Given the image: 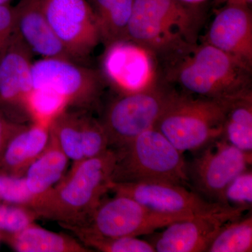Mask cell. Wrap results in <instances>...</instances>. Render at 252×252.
I'll list each match as a JSON object with an SVG mask.
<instances>
[{
    "label": "cell",
    "instance_id": "6da1fadb",
    "mask_svg": "<svg viewBox=\"0 0 252 252\" xmlns=\"http://www.w3.org/2000/svg\"><path fill=\"white\" fill-rule=\"evenodd\" d=\"M164 81L186 94L228 100L252 94V69L205 41L162 62Z\"/></svg>",
    "mask_w": 252,
    "mask_h": 252
},
{
    "label": "cell",
    "instance_id": "7a4b0ae2",
    "mask_svg": "<svg viewBox=\"0 0 252 252\" xmlns=\"http://www.w3.org/2000/svg\"><path fill=\"white\" fill-rule=\"evenodd\" d=\"M204 21L205 13L199 6L178 0H135L127 39L162 63L198 44Z\"/></svg>",
    "mask_w": 252,
    "mask_h": 252
},
{
    "label": "cell",
    "instance_id": "3957f363",
    "mask_svg": "<svg viewBox=\"0 0 252 252\" xmlns=\"http://www.w3.org/2000/svg\"><path fill=\"white\" fill-rule=\"evenodd\" d=\"M117 152L108 149L97 157L72 164L69 173L40 198L34 209L39 218L60 225L81 224L109 191Z\"/></svg>",
    "mask_w": 252,
    "mask_h": 252
},
{
    "label": "cell",
    "instance_id": "277c9868",
    "mask_svg": "<svg viewBox=\"0 0 252 252\" xmlns=\"http://www.w3.org/2000/svg\"><path fill=\"white\" fill-rule=\"evenodd\" d=\"M114 150L112 182H165L187 187L190 184L183 154L156 127Z\"/></svg>",
    "mask_w": 252,
    "mask_h": 252
},
{
    "label": "cell",
    "instance_id": "5b68a950",
    "mask_svg": "<svg viewBox=\"0 0 252 252\" xmlns=\"http://www.w3.org/2000/svg\"><path fill=\"white\" fill-rule=\"evenodd\" d=\"M175 91L155 127L182 152L221 138L228 101Z\"/></svg>",
    "mask_w": 252,
    "mask_h": 252
},
{
    "label": "cell",
    "instance_id": "8992f818",
    "mask_svg": "<svg viewBox=\"0 0 252 252\" xmlns=\"http://www.w3.org/2000/svg\"><path fill=\"white\" fill-rule=\"evenodd\" d=\"M175 91L162 81L145 90L119 94L107 104L99 119L109 148H121L144 131L155 127Z\"/></svg>",
    "mask_w": 252,
    "mask_h": 252
},
{
    "label": "cell",
    "instance_id": "52a82bcc",
    "mask_svg": "<svg viewBox=\"0 0 252 252\" xmlns=\"http://www.w3.org/2000/svg\"><path fill=\"white\" fill-rule=\"evenodd\" d=\"M189 217L152 211L130 197L115 195L102 200L81 224L61 225L72 233L118 238L150 234L160 228Z\"/></svg>",
    "mask_w": 252,
    "mask_h": 252
},
{
    "label": "cell",
    "instance_id": "ba28073f",
    "mask_svg": "<svg viewBox=\"0 0 252 252\" xmlns=\"http://www.w3.org/2000/svg\"><path fill=\"white\" fill-rule=\"evenodd\" d=\"M32 81L33 89L54 91L67 101L69 108L87 111L97 107L105 82L100 71L63 59L32 63Z\"/></svg>",
    "mask_w": 252,
    "mask_h": 252
},
{
    "label": "cell",
    "instance_id": "9c48e42d",
    "mask_svg": "<svg viewBox=\"0 0 252 252\" xmlns=\"http://www.w3.org/2000/svg\"><path fill=\"white\" fill-rule=\"evenodd\" d=\"M158 64L153 53L127 39L105 46L100 72L119 94H130L164 81Z\"/></svg>",
    "mask_w": 252,
    "mask_h": 252
},
{
    "label": "cell",
    "instance_id": "30bf717a",
    "mask_svg": "<svg viewBox=\"0 0 252 252\" xmlns=\"http://www.w3.org/2000/svg\"><path fill=\"white\" fill-rule=\"evenodd\" d=\"M201 150L188 166L189 182L204 198L221 204L226 187L250 168L252 154L240 150L222 137Z\"/></svg>",
    "mask_w": 252,
    "mask_h": 252
},
{
    "label": "cell",
    "instance_id": "8fae6325",
    "mask_svg": "<svg viewBox=\"0 0 252 252\" xmlns=\"http://www.w3.org/2000/svg\"><path fill=\"white\" fill-rule=\"evenodd\" d=\"M50 26L78 63L85 61L101 42L100 33L88 0H42Z\"/></svg>",
    "mask_w": 252,
    "mask_h": 252
},
{
    "label": "cell",
    "instance_id": "7c38bea8",
    "mask_svg": "<svg viewBox=\"0 0 252 252\" xmlns=\"http://www.w3.org/2000/svg\"><path fill=\"white\" fill-rule=\"evenodd\" d=\"M109 190L134 199L152 211L192 217L229 207L210 201L187 187L165 182H110Z\"/></svg>",
    "mask_w": 252,
    "mask_h": 252
},
{
    "label": "cell",
    "instance_id": "4fadbf2b",
    "mask_svg": "<svg viewBox=\"0 0 252 252\" xmlns=\"http://www.w3.org/2000/svg\"><path fill=\"white\" fill-rule=\"evenodd\" d=\"M34 54L14 31L0 58V109L9 120L26 124L30 121L26 99L32 90V59Z\"/></svg>",
    "mask_w": 252,
    "mask_h": 252
},
{
    "label": "cell",
    "instance_id": "5bb4252c",
    "mask_svg": "<svg viewBox=\"0 0 252 252\" xmlns=\"http://www.w3.org/2000/svg\"><path fill=\"white\" fill-rule=\"evenodd\" d=\"M244 210L227 207L170 223L150 242L158 252H207L219 230L228 220L243 215Z\"/></svg>",
    "mask_w": 252,
    "mask_h": 252
},
{
    "label": "cell",
    "instance_id": "9a60e30c",
    "mask_svg": "<svg viewBox=\"0 0 252 252\" xmlns=\"http://www.w3.org/2000/svg\"><path fill=\"white\" fill-rule=\"evenodd\" d=\"M50 130L72 164L97 157L109 149L103 126L89 111L67 108L53 121Z\"/></svg>",
    "mask_w": 252,
    "mask_h": 252
},
{
    "label": "cell",
    "instance_id": "2e32d148",
    "mask_svg": "<svg viewBox=\"0 0 252 252\" xmlns=\"http://www.w3.org/2000/svg\"><path fill=\"white\" fill-rule=\"evenodd\" d=\"M252 69V13L250 6L226 4L217 11L205 40Z\"/></svg>",
    "mask_w": 252,
    "mask_h": 252
},
{
    "label": "cell",
    "instance_id": "e0dca14e",
    "mask_svg": "<svg viewBox=\"0 0 252 252\" xmlns=\"http://www.w3.org/2000/svg\"><path fill=\"white\" fill-rule=\"evenodd\" d=\"M15 32L42 59L72 60L46 18L42 0H20L14 6ZM77 62V61H76Z\"/></svg>",
    "mask_w": 252,
    "mask_h": 252
},
{
    "label": "cell",
    "instance_id": "ac0fdd59",
    "mask_svg": "<svg viewBox=\"0 0 252 252\" xmlns=\"http://www.w3.org/2000/svg\"><path fill=\"white\" fill-rule=\"evenodd\" d=\"M50 139V126L31 123L10 140L0 160V173L24 176L32 162L45 149Z\"/></svg>",
    "mask_w": 252,
    "mask_h": 252
},
{
    "label": "cell",
    "instance_id": "d6986e66",
    "mask_svg": "<svg viewBox=\"0 0 252 252\" xmlns=\"http://www.w3.org/2000/svg\"><path fill=\"white\" fill-rule=\"evenodd\" d=\"M4 242L18 252H90L79 240L63 233L44 229L32 223L13 233L1 235Z\"/></svg>",
    "mask_w": 252,
    "mask_h": 252
},
{
    "label": "cell",
    "instance_id": "ffe728a7",
    "mask_svg": "<svg viewBox=\"0 0 252 252\" xmlns=\"http://www.w3.org/2000/svg\"><path fill=\"white\" fill-rule=\"evenodd\" d=\"M69 158L50 130L49 143L25 174L30 191L41 198L57 185L67 170Z\"/></svg>",
    "mask_w": 252,
    "mask_h": 252
},
{
    "label": "cell",
    "instance_id": "44dd1931",
    "mask_svg": "<svg viewBox=\"0 0 252 252\" xmlns=\"http://www.w3.org/2000/svg\"><path fill=\"white\" fill-rule=\"evenodd\" d=\"M104 46L127 40L135 0H88Z\"/></svg>",
    "mask_w": 252,
    "mask_h": 252
},
{
    "label": "cell",
    "instance_id": "7402d4cb",
    "mask_svg": "<svg viewBox=\"0 0 252 252\" xmlns=\"http://www.w3.org/2000/svg\"><path fill=\"white\" fill-rule=\"evenodd\" d=\"M222 138L252 154V93L228 101Z\"/></svg>",
    "mask_w": 252,
    "mask_h": 252
},
{
    "label": "cell",
    "instance_id": "603a6c76",
    "mask_svg": "<svg viewBox=\"0 0 252 252\" xmlns=\"http://www.w3.org/2000/svg\"><path fill=\"white\" fill-rule=\"evenodd\" d=\"M252 216L228 220L219 230L207 252H251Z\"/></svg>",
    "mask_w": 252,
    "mask_h": 252
},
{
    "label": "cell",
    "instance_id": "cb8c5ba5",
    "mask_svg": "<svg viewBox=\"0 0 252 252\" xmlns=\"http://www.w3.org/2000/svg\"><path fill=\"white\" fill-rule=\"evenodd\" d=\"M67 108V101L49 89H32L26 99V111L31 123L51 126L53 121Z\"/></svg>",
    "mask_w": 252,
    "mask_h": 252
},
{
    "label": "cell",
    "instance_id": "d4e9b609",
    "mask_svg": "<svg viewBox=\"0 0 252 252\" xmlns=\"http://www.w3.org/2000/svg\"><path fill=\"white\" fill-rule=\"evenodd\" d=\"M86 248L103 252H155L150 242L141 240L137 237L107 238L86 234L73 233Z\"/></svg>",
    "mask_w": 252,
    "mask_h": 252
},
{
    "label": "cell",
    "instance_id": "484cf974",
    "mask_svg": "<svg viewBox=\"0 0 252 252\" xmlns=\"http://www.w3.org/2000/svg\"><path fill=\"white\" fill-rule=\"evenodd\" d=\"M39 200L30 191L24 176L0 173V202L34 210Z\"/></svg>",
    "mask_w": 252,
    "mask_h": 252
},
{
    "label": "cell",
    "instance_id": "4316f807",
    "mask_svg": "<svg viewBox=\"0 0 252 252\" xmlns=\"http://www.w3.org/2000/svg\"><path fill=\"white\" fill-rule=\"evenodd\" d=\"M220 203L245 212L250 210L252 205L251 169L242 172L230 182L223 192Z\"/></svg>",
    "mask_w": 252,
    "mask_h": 252
},
{
    "label": "cell",
    "instance_id": "83f0119b",
    "mask_svg": "<svg viewBox=\"0 0 252 252\" xmlns=\"http://www.w3.org/2000/svg\"><path fill=\"white\" fill-rule=\"evenodd\" d=\"M38 218L32 209L0 202V236L20 231Z\"/></svg>",
    "mask_w": 252,
    "mask_h": 252
},
{
    "label": "cell",
    "instance_id": "f1b7e54d",
    "mask_svg": "<svg viewBox=\"0 0 252 252\" xmlns=\"http://www.w3.org/2000/svg\"><path fill=\"white\" fill-rule=\"evenodd\" d=\"M14 31V6L0 5V58L9 45Z\"/></svg>",
    "mask_w": 252,
    "mask_h": 252
},
{
    "label": "cell",
    "instance_id": "f546056e",
    "mask_svg": "<svg viewBox=\"0 0 252 252\" xmlns=\"http://www.w3.org/2000/svg\"><path fill=\"white\" fill-rule=\"evenodd\" d=\"M25 125L11 122L0 109V160L10 140Z\"/></svg>",
    "mask_w": 252,
    "mask_h": 252
},
{
    "label": "cell",
    "instance_id": "4dcf8cb0",
    "mask_svg": "<svg viewBox=\"0 0 252 252\" xmlns=\"http://www.w3.org/2000/svg\"><path fill=\"white\" fill-rule=\"evenodd\" d=\"M213 1L217 6L221 4H235L251 6L252 4V0H213Z\"/></svg>",
    "mask_w": 252,
    "mask_h": 252
},
{
    "label": "cell",
    "instance_id": "1f68e13d",
    "mask_svg": "<svg viewBox=\"0 0 252 252\" xmlns=\"http://www.w3.org/2000/svg\"><path fill=\"white\" fill-rule=\"evenodd\" d=\"M179 1L189 5H194V6H200V4L208 1V0H178Z\"/></svg>",
    "mask_w": 252,
    "mask_h": 252
},
{
    "label": "cell",
    "instance_id": "d6a6232c",
    "mask_svg": "<svg viewBox=\"0 0 252 252\" xmlns=\"http://www.w3.org/2000/svg\"><path fill=\"white\" fill-rule=\"evenodd\" d=\"M13 0H0V5L11 4Z\"/></svg>",
    "mask_w": 252,
    "mask_h": 252
},
{
    "label": "cell",
    "instance_id": "836d02e7",
    "mask_svg": "<svg viewBox=\"0 0 252 252\" xmlns=\"http://www.w3.org/2000/svg\"><path fill=\"white\" fill-rule=\"evenodd\" d=\"M0 241H1V236H0Z\"/></svg>",
    "mask_w": 252,
    "mask_h": 252
}]
</instances>
